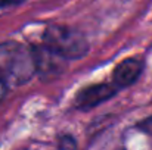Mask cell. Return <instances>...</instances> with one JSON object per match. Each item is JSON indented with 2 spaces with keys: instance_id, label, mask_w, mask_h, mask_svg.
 Returning a JSON list of instances; mask_svg holds the SVG:
<instances>
[{
  "instance_id": "cell-1",
  "label": "cell",
  "mask_w": 152,
  "mask_h": 150,
  "mask_svg": "<svg viewBox=\"0 0 152 150\" xmlns=\"http://www.w3.org/2000/svg\"><path fill=\"white\" fill-rule=\"evenodd\" d=\"M37 72L34 49L19 41L0 43V78L10 86L28 83Z\"/></svg>"
},
{
  "instance_id": "cell-2",
  "label": "cell",
  "mask_w": 152,
  "mask_h": 150,
  "mask_svg": "<svg viewBox=\"0 0 152 150\" xmlns=\"http://www.w3.org/2000/svg\"><path fill=\"white\" fill-rule=\"evenodd\" d=\"M43 44L65 59H80L89 51L86 36L64 25H50L43 34Z\"/></svg>"
},
{
  "instance_id": "cell-3",
  "label": "cell",
  "mask_w": 152,
  "mask_h": 150,
  "mask_svg": "<svg viewBox=\"0 0 152 150\" xmlns=\"http://www.w3.org/2000/svg\"><path fill=\"white\" fill-rule=\"evenodd\" d=\"M34 49V56H36V66H37V74L43 78V80H52L56 78L64 66H65V57L59 56L58 53L52 51L49 47L43 46H37L33 47Z\"/></svg>"
},
{
  "instance_id": "cell-4",
  "label": "cell",
  "mask_w": 152,
  "mask_h": 150,
  "mask_svg": "<svg viewBox=\"0 0 152 150\" xmlns=\"http://www.w3.org/2000/svg\"><path fill=\"white\" fill-rule=\"evenodd\" d=\"M117 91V87L111 86V84H93L89 86L83 90L78 91V94L75 96V106L78 109H92L98 104L103 103L105 100L111 99Z\"/></svg>"
},
{
  "instance_id": "cell-5",
  "label": "cell",
  "mask_w": 152,
  "mask_h": 150,
  "mask_svg": "<svg viewBox=\"0 0 152 150\" xmlns=\"http://www.w3.org/2000/svg\"><path fill=\"white\" fill-rule=\"evenodd\" d=\"M143 71V62L136 57L124 59L114 71V84L117 87H129L137 81Z\"/></svg>"
},
{
  "instance_id": "cell-6",
  "label": "cell",
  "mask_w": 152,
  "mask_h": 150,
  "mask_svg": "<svg viewBox=\"0 0 152 150\" xmlns=\"http://www.w3.org/2000/svg\"><path fill=\"white\" fill-rule=\"evenodd\" d=\"M58 150H77V143H75V138L71 137V136H62L59 138V143H58Z\"/></svg>"
},
{
  "instance_id": "cell-7",
  "label": "cell",
  "mask_w": 152,
  "mask_h": 150,
  "mask_svg": "<svg viewBox=\"0 0 152 150\" xmlns=\"http://www.w3.org/2000/svg\"><path fill=\"white\" fill-rule=\"evenodd\" d=\"M139 128H140L142 131L148 133V134H152V116L148 118V119H145L143 122H140V124H139Z\"/></svg>"
},
{
  "instance_id": "cell-8",
  "label": "cell",
  "mask_w": 152,
  "mask_h": 150,
  "mask_svg": "<svg viewBox=\"0 0 152 150\" xmlns=\"http://www.w3.org/2000/svg\"><path fill=\"white\" fill-rule=\"evenodd\" d=\"M22 1H25V0H0V9H6V7H10V6H16V4H21Z\"/></svg>"
},
{
  "instance_id": "cell-9",
  "label": "cell",
  "mask_w": 152,
  "mask_h": 150,
  "mask_svg": "<svg viewBox=\"0 0 152 150\" xmlns=\"http://www.w3.org/2000/svg\"><path fill=\"white\" fill-rule=\"evenodd\" d=\"M4 93H6V83H4V81L0 78V100L3 99Z\"/></svg>"
},
{
  "instance_id": "cell-10",
  "label": "cell",
  "mask_w": 152,
  "mask_h": 150,
  "mask_svg": "<svg viewBox=\"0 0 152 150\" xmlns=\"http://www.w3.org/2000/svg\"><path fill=\"white\" fill-rule=\"evenodd\" d=\"M21 150H28V149H21Z\"/></svg>"
}]
</instances>
